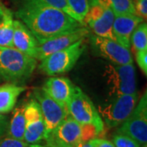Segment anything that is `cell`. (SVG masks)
Masks as SVG:
<instances>
[{"label":"cell","instance_id":"8fae6325","mask_svg":"<svg viewBox=\"0 0 147 147\" xmlns=\"http://www.w3.org/2000/svg\"><path fill=\"white\" fill-rule=\"evenodd\" d=\"M34 96L38 102L45 125V137L69 115L67 108L52 98L42 88L34 90ZM44 137V139H45Z\"/></svg>","mask_w":147,"mask_h":147},{"label":"cell","instance_id":"6da1fadb","mask_svg":"<svg viewBox=\"0 0 147 147\" xmlns=\"http://www.w3.org/2000/svg\"><path fill=\"white\" fill-rule=\"evenodd\" d=\"M16 16L32 32L38 42L85 26L42 0H20Z\"/></svg>","mask_w":147,"mask_h":147},{"label":"cell","instance_id":"ba28073f","mask_svg":"<svg viewBox=\"0 0 147 147\" xmlns=\"http://www.w3.org/2000/svg\"><path fill=\"white\" fill-rule=\"evenodd\" d=\"M114 19L115 14L111 9L99 0L89 6L88 11L84 19V24L95 35L115 40L113 34Z\"/></svg>","mask_w":147,"mask_h":147},{"label":"cell","instance_id":"7a4b0ae2","mask_svg":"<svg viewBox=\"0 0 147 147\" xmlns=\"http://www.w3.org/2000/svg\"><path fill=\"white\" fill-rule=\"evenodd\" d=\"M37 60L15 47L0 46V77L8 84L21 85L31 78Z\"/></svg>","mask_w":147,"mask_h":147},{"label":"cell","instance_id":"8992f818","mask_svg":"<svg viewBox=\"0 0 147 147\" xmlns=\"http://www.w3.org/2000/svg\"><path fill=\"white\" fill-rule=\"evenodd\" d=\"M137 102L138 92L131 94L112 96L107 104L100 105L98 112L107 126L115 127L126 120L134 110Z\"/></svg>","mask_w":147,"mask_h":147},{"label":"cell","instance_id":"44dd1931","mask_svg":"<svg viewBox=\"0 0 147 147\" xmlns=\"http://www.w3.org/2000/svg\"><path fill=\"white\" fill-rule=\"evenodd\" d=\"M108 6L115 16L135 14V7L132 0H100Z\"/></svg>","mask_w":147,"mask_h":147},{"label":"cell","instance_id":"f546056e","mask_svg":"<svg viewBox=\"0 0 147 147\" xmlns=\"http://www.w3.org/2000/svg\"><path fill=\"white\" fill-rule=\"evenodd\" d=\"M81 147H92V146L90 145L89 142H83V143H82V145H81Z\"/></svg>","mask_w":147,"mask_h":147},{"label":"cell","instance_id":"836d02e7","mask_svg":"<svg viewBox=\"0 0 147 147\" xmlns=\"http://www.w3.org/2000/svg\"><path fill=\"white\" fill-rule=\"evenodd\" d=\"M2 81H3V79H2V78L0 77V82H2Z\"/></svg>","mask_w":147,"mask_h":147},{"label":"cell","instance_id":"7c38bea8","mask_svg":"<svg viewBox=\"0 0 147 147\" xmlns=\"http://www.w3.org/2000/svg\"><path fill=\"white\" fill-rule=\"evenodd\" d=\"M89 35V30L86 26H83L76 30L54 37L47 40L39 41L36 47L34 58L37 61H41L47 56L65 49L79 41L83 38Z\"/></svg>","mask_w":147,"mask_h":147},{"label":"cell","instance_id":"cb8c5ba5","mask_svg":"<svg viewBox=\"0 0 147 147\" xmlns=\"http://www.w3.org/2000/svg\"><path fill=\"white\" fill-rule=\"evenodd\" d=\"M0 147H31V145L24 141L6 137L0 140Z\"/></svg>","mask_w":147,"mask_h":147},{"label":"cell","instance_id":"484cf974","mask_svg":"<svg viewBox=\"0 0 147 147\" xmlns=\"http://www.w3.org/2000/svg\"><path fill=\"white\" fill-rule=\"evenodd\" d=\"M132 2L135 7V14L143 20H146L147 17V0H132Z\"/></svg>","mask_w":147,"mask_h":147},{"label":"cell","instance_id":"5b68a950","mask_svg":"<svg viewBox=\"0 0 147 147\" xmlns=\"http://www.w3.org/2000/svg\"><path fill=\"white\" fill-rule=\"evenodd\" d=\"M105 74L111 97L137 92L136 69L133 63L128 65L110 63L105 67Z\"/></svg>","mask_w":147,"mask_h":147},{"label":"cell","instance_id":"7402d4cb","mask_svg":"<svg viewBox=\"0 0 147 147\" xmlns=\"http://www.w3.org/2000/svg\"><path fill=\"white\" fill-rule=\"evenodd\" d=\"M69 10L76 21L84 24V19L87 15L89 4L88 0H66Z\"/></svg>","mask_w":147,"mask_h":147},{"label":"cell","instance_id":"52a82bcc","mask_svg":"<svg viewBox=\"0 0 147 147\" xmlns=\"http://www.w3.org/2000/svg\"><path fill=\"white\" fill-rule=\"evenodd\" d=\"M116 133L131 137L141 146L147 143V94L142 95L131 115L117 130Z\"/></svg>","mask_w":147,"mask_h":147},{"label":"cell","instance_id":"4316f807","mask_svg":"<svg viewBox=\"0 0 147 147\" xmlns=\"http://www.w3.org/2000/svg\"><path fill=\"white\" fill-rule=\"evenodd\" d=\"M42 1H44L45 3H47V4L53 6V7L57 8V9L63 11L65 13H67L69 16H70L74 19L71 11L69 10V8L66 0H42Z\"/></svg>","mask_w":147,"mask_h":147},{"label":"cell","instance_id":"603a6c76","mask_svg":"<svg viewBox=\"0 0 147 147\" xmlns=\"http://www.w3.org/2000/svg\"><path fill=\"white\" fill-rule=\"evenodd\" d=\"M112 143L115 147H142L136 141L126 135L115 133L113 137Z\"/></svg>","mask_w":147,"mask_h":147},{"label":"cell","instance_id":"4dcf8cb0","mask_svg":"<svg viewBox=\"0 0 147 147\" xmlns=\"http://www.w3.org/2000/svg\"><path fill=\"white\" fill-rule=\"evenodd\" d=\"M99 0H88V4L90 5H92V4H93V3H96V2H98Z\"/></svg>","mask_w":147,"mask_h":147},{"label":"cell","instance_id":"ffe728a7","mask_svg":"<svg viewBox=\"0 0 147 147\" xmlns=\"http://www.w3.org/2000/svg\"><path fill=\"white\" fill-rule=\"evenodd\" d=\"M130 42L135 53L147 49V24L146 22L143 21L136 27L131 34Z\"/></svg>","mask_w":147,"mask_h":147},{"label":"cell","instance_id":"d6a6232c","mask_svg":"<svg viewBox=\"0 0 147 147\" xmlns=\"http://www.w3.org/2000/svg\"><path fill=\"white\" fill-rule=\"evenodd\" d=\"M142 147H147L146 144V145H143V146H142Z\"/></svg>","mask_w":147,"mask_h":147},{"label":"cell","instance_id":"d6986e66","mask_svg":"<svg viewBox=\"0 0 147 147\" xmlns=\"http://www.w3.org/2000/svg\"><path fill=\"white\" fill-rule=\"evenodd\" d=\"M12 116L8 123V127L6 136L13 139L24 141V134L26 129L25 119V105H21L14 107Z\"/></svg>","mask_w":147,"mask_h":147},{"label":"cell","instance_id":"2e32d148","mask_svg":"<svg viewBox=\"0 0 147 147\" xmlns=\"http://www.w3.org/2000/svg\"><path fill=\"white\" fill-rule=\"evenodd\" d=\"M13 47L22 53L34 57L38 42L32 32L19 20H14Z\"/></svg>","mask_w":147,"mask_h":147},{"label":"cell","instance_id":"83f0119b","mask_svg":"<svg viewBox=\"0 0 147 147\" xmlns=\"http://www.w3.org/2000/svg\"><path fill=\"white\" fill-rule=\"evenodd\" d=\"M90 145L92 147H115L114 144L110 141L103 138H93L90 140Z\"/></svg>","mask_w":147,"mask_h":147},{"label":"cell","instance_id":"277c9868","mask_svg":"<svg viewBox=\"0 0 147 147\" xmlns=\"http://www.w3.org/2000/svg\"><path fill=\"white\" fill-rule=\"evenodd\" d=\"M69 115L79 124H92L100 133L104 131V123L90 97L80 88L74 86L71 98L67 104Z\"/></svg>","mask_w":147,"mask_h":147},{"label":"cell","instance_id":"d4e9b609","mask_svg":"<svg viewBox=\"0 0 147 147\" xmlns=\"http://www.w3.org/2000/svg\"><path fill=\"white\" fill-rule=\"evenodd\" d=\"M136 61L139 66V68L142 69V73L146 76L147 74V49L140 50L135 53Z\"/></svg>","mask_w":147,"mask_h":147},{"label":"cell","instance_id":"9c48e42d","mask_svg":"<svg viewBox=\"0 0 147 147\" xmlns=\"http://www.w3.org/2000/svg\"><path fill=\"white\" fill-rule=\"evenodd\" d=\"M47 147H75L81 140V124L68 115L44 139Z\"/></svg>","mask_w":147,"mask_h":147},{"label":"cell","instance_id":"3957f363","mask_svg":"<svg viewBox=\"0 0 147 147\" xmlns=\"http://www.w3.org/2000/svg\"><path fill=\"white\" fill-rule=\"evenodd\" d=\"M86 47V38H83L68 47L43 58L40 61L38 69L47 75L66 73L73 69Z\"/></svg>","mask_w":147,"mask_h":147},{"label":"cell","instance_id":"e0dca14e","mask_svg":"<svg viewBox=\"0 0 147 147\" xmlns=\"http://www.w3.org/2000/svg\"><path fill=\"white\" fill-rule=\"evenodd\" d=\"M26 89L25 86L8 83L0 85V115H5L13 110L18 97Z\"/></svg>","mask_w":147,"mask_h":147},{"label":"cell","instance_id":"5bb4252c","mask_svg":"<svg viewBox=\"0 0 147 147\" xmlns=\"http://www.w3.org/2000/svg\"><path fill=\"white\" fill-rule=\"evenodd\" d=\"M144 20L134 14L115 16L113 22V34L115 40L121 45L130 49V38L136 27Z\"/></svg>","mask_w":147,"mask_h":147},{"label":"cell","instance_id":"1f68e13d","mask_svg":"<svg viewBox=\"0 0 147 147\" xmlns=\"http://www.w3.org/2000/svg\"><path fill=\"white\" fill-rule=\"evenodd\" d=\"M31 147H44L40 146V145H38V144H34V145H31Z\"/></svg>","mask_w":147,"mask_h":147},{"label":"cell","instance_id":"30bf717a","mask_svg":"<svg viewBox=\"0 0 147 147\" xmlns=\"http://www.w3.org/2000/svg\"><path fill=\"white\" fill-rule=\"evenodd\" d=\"M90 41L93 52L108 60L111 64L128 65L133 63L131 51L115 40L93 34L90 38Z\"/></svg>","mask_w":147,"mask_h":147},{"label":"cell","instance_id":"4fadbf2b","mask_svg":"<svg viewBox=\"0 0 147 147\" xmlns=\"http://www.w3.org/2000/svg\"><path fill=\"white\" fill-rule=\"evenodd\" d=\"M26 129L24 142L34 145L42 142L45 137V125L38 102L32 98L25 105Z\"/></svg>","mask_w":147,"mask_h":147},{"label":"cell","instance_id":"ac0fdd59","mask_svg":"<svg viewBox=\"0 0 147 147\" xmlns=\"http://www.w3.org/2000/svg\"><path fill=\"white\" fill-rule=\"evenodd\" d=\"M14 18L12 11L0 2V46L13 47Z\"/></svg>","mask_w":147,"mask_h":147},{"label":"cell","instance_id":"9a60e30c","mask_svg":"<svg viewBox=\"0 0 147 147\" xmlns=\"http://www.w3.org/2000/svg\"><path fill=\"white\" fill-rule=\"evenodd\" d=\"M74 86L65 77H51L47 79L41 88L52 98L67 108L69 100L73 95Z\"/></svg>","mask_w":147,"mask_h":147},{"label":"cell","instance_id":"f1b7e54d","mask_svg":"<svg viewBox=\"0 0 147 147\" xmlns=\"http://www.w3.org/2000/svg\"><path fill=\"white\" fill-rule=\"evenodd\" d=\"M8 123H9V119L7 116L0 115V140L3 137H4L7 133Z\"/></svg>","mask_w":147,"mask_h":147}]
</instances>
